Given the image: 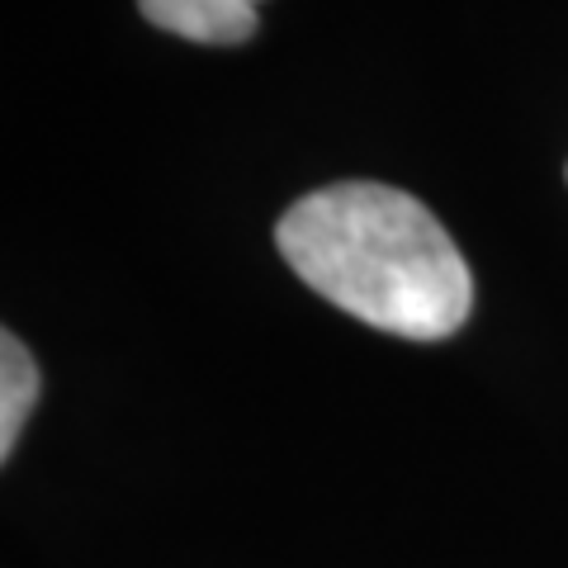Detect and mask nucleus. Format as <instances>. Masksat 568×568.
Segmentation results:
<instances>
[{
    "label": "nucleus",
    "mask_w": 568,
    "mask_h": 568,
    "mask_svg": "<svg viewBox=\"0 0 568 568\" xmlns=\"http://www.w3.org/2000/svg\"><path fill=\"white\" fill-rule=\"evenodd\" d=\"M290 271L355 323L440 342L465 327L474 275L440 219L407 190L342 181L304 194L275 227Z\"/></svg>",
    "instance_id": "1"
},
{
    "label": "nucleus",
    "mask_w": 568,
    "mask_h": 568,
    "mask_svg": "<svg viewBox=\"0 0 568 568\" xmlns=\"http://www.w3.org/2000/svg\"><path fill=\"white\" fill-rule=\"evenodd\" d=\"M256 6L261 0H138L148 24L209 48H233L252 39Z\"/></svg>",
    "instance_id": "2"
},
{
    "label": "nucleus",
    "mask_w": 568,
    "mask_h": 568,
    "mask_svg": "<svg viewBox=\"0 0 568 568\" xmlns=\"http://www.w3.org/2000/svg\"><path fill=\"white\" fill-rule=\"evenodd\" d=\"M39 403V365H33L29 346L14 332L0 336V455H14L24 422Z\"/></svg>",
    "instance_id": "3"
}]
</instances>
